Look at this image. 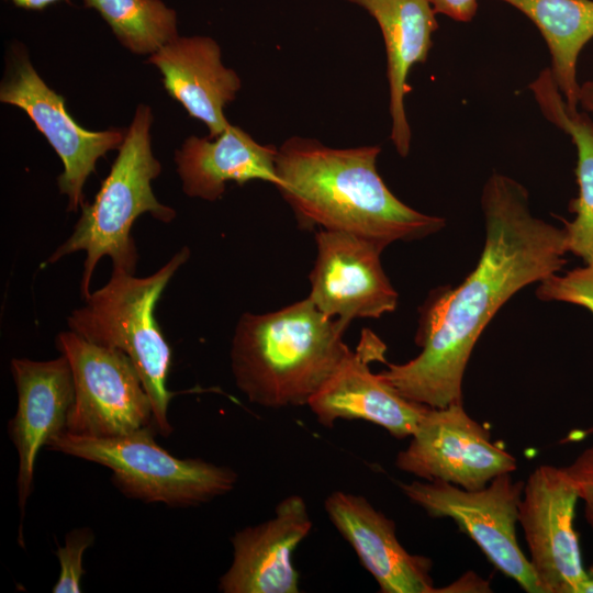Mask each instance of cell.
Here are the masks:
<instances>
[{
  "label": "cell",
  "mask_w": 593,
  "mask_h": 593,
  "mask_svg": "<svg viewBox=\"0 0 593 593\" xmlns=\"http://www.w3.org/2000/svg\"><path fill=\"white\" fill-rule=\"evenodd\" d=\"M578 500L563 467L540 465L524 482L517 522L541 593H579L585 569L574 528Z\"/></svg>",
  "instance_id": "cell-11"
},
{
  "label": "cell",
  "mask_w": 593,
  "mask_h": 593,
  "mask_svg": "<svg viewBox=\"0 0 593 593\" xmlns=\"http://www.w3.org/2000/svg\"><path fill=\"white\" fill-rule=\"evenodd\" d=\"M135 54H153L178 37L177 13L161 0H82Z\"/></svg>",
  "instance_id": "cell-22"
},
{
  "label": "cell",
  "mask_w": 593,
  "mask_h": 593,
  "mask_svg": "<svg viewBox=\"0 0 593 593\" xmlns=\"http://www.w3.org/2000/svg\"><path fill=\"white\" fill-rule=\"evenodd\" d=\"M385 345L363 329L359 346L350 350L329 379L311 398L317 422L332 427L337 419H363L396 439L411 437L429 406L411 401L370 369L384 359Z\"/></svg>",
  "instance_id": "cell-13"
},
{
  "label": "cell",
  "mask_w": 593,
  "mask_h": 593,
  "mask_svg": "<svg viewBox=\"0 0 593 593\" xmlns=\"http://www.w3.org/2000/svg\"><path fill=\"white\" fill-rule=\"evenodd\" d=\"M0 86V101L22 109L60 157L64 171L57 177L60 193L68 198V211L85 201L83 187L96 171L97 160L119 149L126 130L88 131L69 115L65 99L52 90L34 69L24 49L13 51Z\"/></svg>",
  "instance_id": "cell-10"
},
{
  "label": "cell",
  "mask_w": 593,
  "mask_h": 593,
  "mask_svg": "<svg viewBox=\"0 0 593 593\" xmlns=\"http://www.w3.org/2000/svg\"><path fill=\"white\" fill-rule=\"evenodd\" d=\"M348 325L309 296L275 312L242 314L231 347L237 388L264 407L307 405L351 350L343 340Z\"/></svg>",
  "instance_id": "cell-3"
},
{
  "label": "cell",
  "mask_w": 593,
  "mask_h": 593,
  "mask_svg": "<svg viewBox=\"0 0 593 593\" xmlns=\"http://www.w3.org/2000/svg\"><path fill=\"white\" fill-rule=\"evenodd\" d=\"M541 113L550 123L567 133L577 148L575 168L579 195L569 203L575 214L564 221L567 248L585 264L593 262V120L586 112L568 107L549 68L544 69L528 86Z\"/></svg>",
  "instance_id": "cell-20"
},
{
  "label": "cell",
  "mask_w": 593,
  "mask_h": 593,
  "mask_svg": "<svg viewBox=\"0 0 593 593\" xmlns=\"http://www.w3.org/2000/svg\"><path fill=\"white\" fill-rule=\"evenodd\" d=\"M579 593H593V562L584 571L583 580L579 588Z\"/></svg>",
  "instance_id": "cell-29"
},
{
  "label": "cell",
  "mask_w": 593,
  "mask_h": 593,
  "mask_svg": "<svg viewBox=\"0 0 593 593\" xmlns=\"http://www.w3.org/2000/svg\"><path fill=\"white\" fill-rule=\"evenodd\" d=\"M563 470L583 502L585 521L593 532V445L582 450Z\"/></svg>",
  "instance_id": "cell-25"
},
{
  "label": "cell",
  "mask_w": 593,
  "mask_h": 593,
  "mask_svg": "<svg viewBox=\"0 0 593 593\" xmlns=\"http://www.w3.org/2000/svg\"><path fill=\"white\" fill-rule=\"evenodd\" d=\"M11 372L18 409L8 425L19 455L18 502L22 519L33 490L35 460L48 439L66 429L75 399L72 372L66 356L46 361L13 358Z\"/></svg>",
  "instance_id": "cell-14"
},
{
  "label": "cell",
  "mask_w": 593,
  "mask_h": 593,
  "mask_svg": "<svg viewBox=\"0 0 593 593\" xmlns=\"http://www.w3.org/2000/svg\"><path fill=\"white\" fill-rule=\"evenodd\" d=\"M578 102L585 112L593 116V80L580 86Z\"/></svg>",
  "instance_id": "cell-27"
},
{
  "label": "cell",
  "mask_w": 593,
  "mask_h": 593,
  "mask_svg": "<svg viewBox=\"0 0 593 593\" xmlns=\"http://www.w3.org/2000/svg\"><path fill=\"white\" fill-rule=\"evenodd\" d=\"M395 466L426 481L441 480L478 490L495 477L515 471L517 462L492 443L489 429L457 402L427 409L407 447L398 454Z\"/></svg>",
  "instance_id": "cell-9"
},
{
  "label": "cell",
  "mask_w": 593,
  "mask_h": 593,
  "mask_svg": "<svg viewBox=\"0 0 593 593\" xmlns=\"http://www.w3.org/2000/svg\"><path fill=\"white\" fill-rule=\"evenodd\" d=\"M16 7L27 10H42L59 0H10Z\"/></svg>",
  "instance_id": "cell-28"
},
{
  "label": "cell",
  "mask_w": 593,
  "mask_h": 593,
  "mask_svg": "<svg viewBox=\"0 0 593 593\" xmlns=\"http://www.w3.org/2000/svg\"><path fill=\"white\" fill-rule=\"evenodd\" d=\"M379 145L328 147L292 136L278 147L277 187L300 227L353 233L384 247L438 232L445 220L398 199L377 169Z\"/></svg>",
  "instance_id": "cell-2"
},
{
  "label": "cell",
  "mask_w": 593,
  "mask_h": 593,
  "mask_svg": "<svg viewBox=\"0 0 593 593\" xmlns=\"http://www.w3.org/2000/svg\"><path fill=\"white\" fill-rule=\"evenodd\" d=\"M315 243L309 298L323 314L350 324L355 318H378L395 310L398 293L380 259L383 245L327 230L315 234Z\"/></svg>",
  "instance_id": "cell-12"
},
{
  "label": "cell",
  "mask_w": 593,
  "mask_h": 593,
  "mask_svg": "<svg viewBox=\"0 0 593 593\" xmlns=\"http://www.w3.org/2000/svg\"><path fill=\"white\" fill-rule=\"evenodd\" d=\"M435 13L446 15L458 22L471 21L478 9L477 0H426Z\"/></svg>",
  "instance_id": "cell-26"
},
{
  "label": "cell",
  "mask_w": 593,
  "mask_h": 593,
  "mask_svg": "<svg viewBox=\"0 0 593 593\" xmlns=\"http://www.w3.org/2000/svg\"><path fill=\"white\" fill-rule=\"evenodd\" d=\"M152 123L150 108L139 104L94 200L81 205L74 232L47 260L53 264L72 253L86 251L80 283L83 300L91 293V278L102 257L111 258L114 271L134 273L137 250L131 228L139 215L148 212L165 223L176 216L175 210L161 204L152 190V180L161 171L152 152Z\"/></svg>",
  "instance_id": "cell-4"
},
{
  "label": "cell",
  "mask_w": 593,
  "mask_h": 593,
  "mask_svg": "<svg viewBox=\"0 0 593 593\" xmlns=\"http://www.w3.org/2000/svg\"><path fill=\"white\" fill-rule=\"evenodd\" d=\"M363 8L378 23L387 53L390 93V138L402 157L407 156L412 132L405 113V97L412 88L407 76L424 63L438 29L436 13L426 0H347Z\"/></svg>",
  "instance_id": "cell-18"
},
{
  "label": "cell",
  "mask_w": 593,
  "mask_h": 593,
  "mask_svg": "<svg viewBox=\"0 0 593 593\" xmlns=\"http://www.w3.org/2000/svg\"><path fill=\"white\" fill-rule=\"evenodd\" d=\"M329 521L350 544L383 593L437 592L432 561L410 553L399 541L395 523L361 495L332 492L324 502Z\"/></svg>",
  "instance_id": "cell-16"
},
{
  "label": "cell",
  "mask_w": 593,
  "mask_h": 593,
  "mask_svg": "<svg viewBox=\"0 0 593 593\" xmlns=\"http://www.w3.org/2000/svg\"><path fill=\"white\" fill-rule=\"evenodd\" d=\"M149 425L115 437L61 433L45 447L107 467L113 484L126 496L169 506H192L232 491L237 473L202 459H180L155 440Z\"/></svg>",
  "instance_id": "cell-6"
},
{
  "label": "cell",
  "mask_w": 593,
  "mask_h": 593,
  "mask_svg": "<svg viewBox=\"0 0 593 593\" xmlns=\"http://www.w3.org/2000/svg\"><path fill=\"white\" fill-rule=\"evenodd\" d=\"M403 494L433 518H450L488 560L528 593H541L516 538L524 482L503 473L478 490L441 480L400 483Z\"/></svg>",
  "instance_id": "cell-7"
},
{
  "label": "cell",
  "mask_w": 593,
  "mask_h": 593,
  "mask_svg": "<svg viewBox=\"0 0 593 593\" xmlns=\"http://www.w3.org/2000/svg\"><path fill=\"white\" fill-rule=\"evenodd\" d=\"M189 257L190 249L183 247L159 270L143 278L113 270L108 283L90 293L86 304L67 320L71 332L131 358L149 396L153 424L163 436L172 433L167 415L174 396L167 389L171 348L156 321L155 309Z\"/></svg>",
  "instance_id": "cell-5"
},
{
  "label": "cell",
  "mask_w": 593,
  "mask_h": 593,
  "mask_svg": "<svg viewBox=\"0 0 593 593\" xmlns=\"http://www.w3.org/2000/svg\"><path fill=\"white\" fill-rule=\"evenodd\" d=\"M168 94L191 118L202 121L213 139L231 124L224 109L242 87L237 74L221 60L219 44L208 36L176 37L150 54Z\"/></svg>",
  "instance_id": "cell-17"
},
{
  "label": "cell",
  "mask_w": 593,
  "mask_h": 593,
  "mask_svg": "<svg viewBox=\"0 0 593 593\" xmlns=\"http://www.w3.org/2000/svg\"><path fill=\"white\" fill-rule=\"evenodd\" d=\"M56 347L69 361L75 387L65 430L115 437L154 425L149 396L124 351L93 344L70 329L57 335Z\"/></svg>",
  "instance_id": "cell-8"
},
{
  "label": "cell",
  "mask_w": 593,
  "mask_h": 593,
  "mask_svg": "<svg viewBox=\"0 0 593 593\" xmlns=\"http://www.w3.org/2000/svg\"><path fill=\"white\" fill-rule=\"evenodd\" d=\"M93 540L94 535L89 527L75 528L65 536L64 546H58L56 550L60 572L52 589L53 593L81 592L80 582L85 573L83 553L93 544Z\"/></svg>",
  "instance_id": "cell-24"
},
{
  "label": "cell",
  "mask_w": 593,
  "mask_h": 593,
  "mask_svg": "<svg viewBox=\"0 0 593 593\" xmlns=\"http://www.w3.org/2000/svg\"><path fill=\"white\" fill-rule=\"evenodd\" d=\"M536 294L544 301H561L585 307L593 314V262L539 282Z\"/></svg>",
  "instance_id": "cell-23"
},
{
  "label": "cell",
  "mask_w": 593,
  "mask_h": 593,
  "mask_svg": "<svg viewBox=\"0 0 593 593\" xmlns=\"http://www.w3.org/2000/svg\"><path fill=\"white\" fill-rule=\"evenodd\" d=\"M485 243L474 270L455 289H439L421 309L416 344L401 365L380 377L401 395L430 407L462 402L472 349L492 317L517 291L566 265V230L532 214L527 189L503 174L484 183Z\"/></svg>",
  "instance_id": "cell-1"
},
{
  "label": "cell",
  "mask_w": 593,
  "mask_h": 593,
  "mask_svg": "<svg viewBox=\"0 0 593 593\" xmlns=\"http://www.w3.org/2000/svg\"><path fill=\"white\" fill-rule=\"evenodd\" d=\"M277 153L276 146L259 144L231 124L213 139L189 136L176 152L175 161L187 195L215 201L231 181L243 186L261 180L277 188L280 184Z\"/></svg>",
  "instance_id": "cell-19"
},
{
  "label": "cell",
  "mask_w": 593,
  "mask_h": 593,
  "mask_svg": "<svg viewBox=\"0 0 593 593\" xmlns=\"http://www.w3.org/2000/svg\"><path fill=\"white\" fill-rule=\"evenodd\" d=\"M523 12L545 38L551 76L568 107L578 110L577 63L593 38V0H501Z\"/></svg>",
  "instance_id": "cell-21"
},
{
  "label": "cell",
  "mask_w": 593,
  "mask_h": 593,
  "mask_svg": "<svg viewBox=\"0 0 593 593\" xmlns=\"http://www.w3.org/2000/svg\"><path fill=\"white\" fill-rule=\"evenodd\" d=\"M312 529L303 497L292 494L276 506L275 515L232 536L233 561L221 577L224 593H298L299 574L292 553Z\"/></svg>",
  "instance_id": "cell-15"
}]
</instances>
